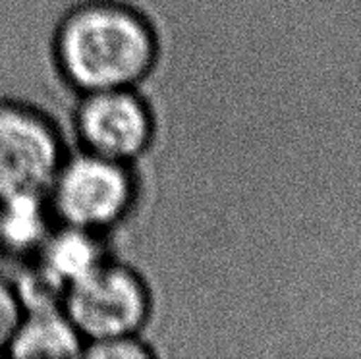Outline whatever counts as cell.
Listing matches in <instances>:
<instances>
[{
    "label": "cell",
    "mask_w": 361,
    "mask_h": 359,
    "mask_svg": "<svg viewBox=\"0 0 361 359\" xmlns=\"http://www.w3.org/2000/svg\"><path fill=\"white\" fill-rule=\"evenodd\" d=\"M159 56L153 22L122 0H83L60 18L52 35L54 66L78 95L140 87Z\"/></svg>",
    "instance_id": "obj_1"
},
{
    "label": "cell",
    "mask_w": 361,
    "mask_h": 359,
    "mask_svg": "<svg viewBox=\"0 0 361 359\" xmlns=\"http://www.w3.org/2000/svg\"><path fill=\"white\" fill-rule=\"evenodd\" d=\"M47 197L59 224L106 238L133 214L140 183L132 164L78 149L60 162Z\"/></svg>",
    "instance_id": "obj_2"
},
{
    "label": "cell",
    "mask_w": 361,
    "mask_h": 359,
    "mask_svg": "<svg viewBox=\"0 0 361 359\" xmlns=\"http://www.w3.org/2000/svg\"><path fill=\"white\" fill-rule=\"evenodd\" d=\"M62 308L89 344L143 334L155 300L147 279L135 267L109 255L66 288Z\"/></svg>",
    "instance_id": "obj_3"
},
{
    "label": "cell",
    "mask_w": 361,
    "mask_h": 359,
    "mask_svg": "<svg viewBox=\"0 0 361 359\" xmlns=\"http://www.w3.org/2000/svg\"><path fill=\"white\" fill-rule=\"evenodd\" d=\"M72 126L78 149L132 166L157 140L155 110L140 87L81 93Z\"/></svg>",
    "instance_id": "obj_4"
},
{
    "label": "cell",
    "mask_w": 361,
    "mask_h": 359,
    "mask_svg": "<svg viewBox=\"0 0 361 359\" xmlns=\"http://www.w3.org/2000/svg\"><path fill=\"white\" fill-rule=\"evenodd\" d=\"M66 153L49 114L23 101L0 99V199L49 190Z\"/></svg>",
    "instance_id": "obj_5"
},
{
    "label": "cell",
    "mask_w": 361,
    "mask_h": 359,
    "mask_svg": "<svg viewBox=\"0 0 361 359\" xmlns=\"http://www.w3.org/2000/svg\"><path fill=\"white\" fill-rule=\"evenodd\" d=\"M56 226L47 191L0 199V255L14 264L30 261Z\"/></svg>",
    "instance_id": "obj_6"
},
{
    "label": "cell",
    "mask_w": 361,
    "mask_h": 359,
    "mask_svg": "<svg viewBox=\"0 0 361 359\" xmlns=\"http://www.w3.org/2000/svg\"><path fill=\"white\" fill-rule=\"evenodd\" d=\"M85 340L62 305L27 309L6 358L72 359L81 358Z\"/></svg>",
    "instance_id": "obj_7"
},
{
    "label": "cell",
    "mask_w": 361,
    "mask_h": 359,
    "mask_svg": "<svg viewBox=\"0 0 361 359\" xmlns=\"http://www.w3.org/2000/svg\"><path fill=\"white\" fill-rule=\"evenodd\" d=\"M106 257L103 236L59 224L31 261H35L41 271L66 292L70 284L93 271Z\"/></svg>",
    "instance_id": "obj_8"
},
{
    "label": "cell",
    "mask_w": 361,
    "mask_h": 359,
    "mask_svg": "<svg viewBox=\"0 0 361 359\" xmlns=\"http://www.w3.org/2000/svg\"><path fill=\"white\" fill-rule=\"evenodd\" d=\"M159 353L145 340L143 334H132V336H116L99 342H89L83 348L81 358L89 359H151Z\"/></svg>",
    "instance_id": "obj_9"
},
{
    "label": "cell",
    "mask_w": 361,
    "mask_h": 359,
    "mask_svg": "<svg viewBox=\"0 0 361 359\" xmlns=\"http://www.w3.org/2000/svg\"><path fill=\"white\" fill-rule=\"evenodd\" d=\"M23 308L10 276L0 274V358H6L8 348L14 340L18 327L22 323Z\"/></svg>",
    "instance_id": "obj_10"
}]
</instances>
